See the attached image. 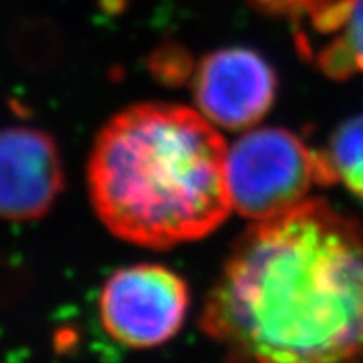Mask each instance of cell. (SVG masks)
<instances>
[{"mask_svg": "<svg viewBox=\"0 0 363 363\" xmlns=\"http://www.w3.org/2000/svg\"><path fill=\"white\" fill-rule=\"evenodd\" d=\"M193 95L201 113L226 130L250 128L277 96V74L250 48H223L196 65Z\"/></svg>", "mask_w": 363, "mask_h": 363, "instance_id": "cell-5", "label": "cell"}, {"mask_svg": "<svg viewBox=\"0 0 363 363\" xmlns=\"http://www.w3.org/2000/svg\"><path fill=\"white\" fill-rule=\"evenodd\" d=\"M62 187V158L47 132L28 126L0 130V219L47 216Z\"/></svg>", "mask_w": 363, "mask_h": 363, "instance_id": "cell-6", "label": "cell"}, {"mask_svg": "<svg viewBox=\"0 0 363 363\" xmlns=\"http://www.w3.org/2000/svg\"><path fill=\"white\" fill-rule=\"evenodd\" d=\"M232 358H363V226L323 199L256 220L235 241L202 308Z\"/></svg>", "mask_w": 363, "mask_h": 363, "instance_id": "cell-1", "label": "cell"}, {"mask_svg": "<svg viewBox=\"0 0 363 363\" xmlns=\"http://www.w3.org/2000/svg\"><path fill=\"white\" fill-rule=\"evenodd\" d=\"M249 4L263 13L286 17L298 24V28L306 26L308 30L296 32V38L310 32L326 38L340 23L347 0H249Z\"/></svg>", "mask_w": 363, "mask_h": 363, "instance_id": "cell-8", "label": "cell"}, {"mask_svg": "<svg viewBox=\"0 0 363 363\" xmlns=\"http://www.w3.org/2000/svg\"><path fill=\"white\" fill-rule=\"evenodd\" d=\"M310 60L334 80H347L363 72V0H347L337 28L325 45L308 52Z\"/></svg>", "mask_w": 363, "mask_h": 363, "instance_id": "cell-7", "label": "cell"}, {"mask_svg": "<svg viewBox=\"0 0 363 363\" xmlns=\"http://www.w3.org/2000/svg\"><path fill=\"white\" fill-rule=\"evenodd\" d=\"M187 306L186 282L162 265H134L113 272L99 298L104 330L132 349L171 340L186 319Z\"/></svg>", "mask_w": 363, "mask_h": 363, "instance_id": "cell-4", "label": "cell"}, {"mask_svg": "<svg viewBox=\"0 0 363 363\" xmlns=\"http://www.w3.org/2000/svg\"><path fill=\"white\" fill-rule=\"evenodd\" d=\"M226 172L232 208L254 223L282 216L313 187L337 182L328 154L271 126L249 130L228 148Z\"/></svg>", "mask_w": 363, "mask_h": 363, "instance_id": "cell-3", "label": "cell"}, {"mask_svg": "<svg viewBox=\"0 0 363 363\" xmlns=\"http://www.w3.org/2000/svg\"><path fill=\"white\" fill-rule=\"evenodd\" d=\"M228 147L187 106L145 102L111 117L87 165L96 216L117 238L169 249L211 234L232 210Z\"/></svg>", "mask_w": 363, "mask_h": 363, "instance_id": "cell-2", "label": "cell"}, {"mask_svg": "<svg viewBox=\"0 0 363 363\" xmlns=\"http://www.w3.org/2000/svg\"><path fill=\"white\" fill-rule=\"evenodd\" d=\"M326 154L337 182L363 204V113L335 130Z\"/></svg>", "mask_w": 363, "mask_h": 363, "instance_id": "cell-9", "label": "cell"}]
</instances>
